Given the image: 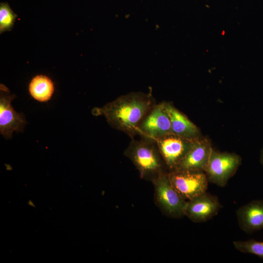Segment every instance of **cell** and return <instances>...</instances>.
I'll list each match as a JSON object with an SVG mask.
<instances>
[{
    "label": "cell",
    "instance_id": "obj_17",
    "mask_svg": "<svg viewBox=\"0 0 263 263\" xmlns=\"http://www.w3.org/2000/svg\"><path fill=\"white\" fill-rule=\"evenodd\" d=\"M27 204L30 207H35V205L34 204V202L31 200H29L28 201Z\"/></svg>",
    "mask_w": 263,
    "mask_h": 263
},
{
    "label": "cell",
    "instance_id": "obj_3",
    "mask_svg": "<svg viewBox=\"0 0 263 263\" xmlns=\"http://www.w3.org/2000/svg\"><path fill=\"white\" fill-rule=\"evenodd\" d=\"M241 157L234 153L220 152L212 148L205 171L207 180L221 187H225L241 164Z\"/></svg>",
    "mask_w": 263,
    "mask_h": 263
},
{
    "label": "cell",
    "instance_id": "obj_13",
    "mask_svg": "<svg viewBox=\"0 0 263 263\" xmlns=\"http://www.w3.org/2000/svg\"><path fill=\"white\" fill-rule=\"evenodd\" d=\"M30 95L40 102L49 100L54 92V85L52 80L45 75L34 76L29 85Z\"/></svg>",
    "mask_w": 263,
    "mask_h": 263
},
{
    "label": "cell",
    "instance_id": "obj_15",
    "mask_svg": "<svg viewBox=\"0 0 263 263\" xmlns=\"http://www.w3.org/2000/svg\"><path fill=\"white\" fill-rule=\"evenodd\" d=\"M17 15L6 2L0 4V33L12 29Z\"/></svg>",
    "mask_w": 263,
    "mask_h": 263
},
{
    "label": "cell",
    "instance_id": "obj_1",
    "mask_svg": "<svg viewBox=\"0 0 263 263\" xmlns=\"http://www.w3.org/2000/svg\"><path fill=\"white\" fill-rule=\"evenodd\" d=\"M153 107L150 95L132 93L94 108L92 113L103 115L113 127L132 136L138 133L139 125Z\"/></svg>",
    "mask_w": 263,
    "mask_h": 263
},
{
    "label": "cell",
    "instance_id": "obj_12",
    "mask_svg": "<svg viewBox=\"0 0 263 263\" xmlns=\"http://www.w3.org/2000/svg\"><path fill=\"white\" fill-rule=\"evenodd\" d=\"M163 103L170 117L173 134L188 140H194L200 137L198 127L185 115L170 103Z\"/></svg>",
    "mask_w": 263,
    "mask_h": 263
},
{
    "label": "cell",
    "instance_id": "obj_9",
    "mask_svg": "<svg viewBox=\"0 0 263 263\" xmlns=\"http://www.w3.org/2000/svg\"><path fill=\"white\" fill-rule=\"evenodd\" d=\"M212 149L211 144L207 139L200 137L194 139L188 151L174 170L205 172Z\"/></svg>",
    "mask_w": 263,
    "mask_h": 263
},
{
    "label": "cell",
    "instance_id": "obj_2",
    "mask_svg": "<svg viewBox=\"0 0 263 263\" xmlns=\"http://www.w3.org/2000/svg\"><path fill=\"white\" fill-rule=\"evenodd\" d=\"M155 144V141L145 138L133 140L126 150V155L137 168L142 177L162 173L161 154Z\"/></svg>",
    "mask_w": 263,
    "mask_h": 263
},
{
    "label": "cell",
    "instance_id": "obj_14",
    "mask_svg": "<svg viewBox=\"0 0 263 263\" xmlns=\"http://www.w3.org/2000/svg\"><path fill=\"white\" fill-rule=\"evenodd\" d=\"M234 247L241 252L251 254L263 259V242L254 239L247 241H234Z\"/></svg>",
    "mask_w": 263,
    "mask_h": 263
},
{
    "label": "cell",
    "instance_id": "obj_10",
    "mask_svg": "<svg viewBox=\"0 0 263 263\" xmlns=\"http://www.w3.org/2000/svg\"><path fill=\"white\" fill-rule=\"evenodd\" d=\"M221 207L217 196L206 192L187 201L184 215L194 222H203L216 215Z\"/></svg>",
    "mask_w": 263,
    "mask_h": 263
},
{
    "label": "cell",
    "instance_id": "obj_4",
    "mask_svg": "<svg viewBox=\"0 0 263 263\" xmlns=\"http://www.w3.org/2000/svg\"><path fill=\"white\" fill-rule=\"evenodd\" d=\"M169 177L174 188L186 201L207 192L208 181L204 171L173 170Z\"/></svg>",
    "mask_w": 263,
    "mask_h": 263
},
{
    "label": "cell",
    "instance_id": "obj_11",
    "mask_svg": "<svg viewBox=\"0 0 263 263\" xmlns=\"http://www.w3.org/2000/svg\"><path fill=\"white\" fill-rule=\"evenodd\" d=\"M241 229L251 233L263 229V200H256L241 207L236 211Z\"/></svg>",
    "mask_w": 263,
    "mask_h": 263
},
{
    "label": "cell",
    "instance_id": "obj_8",
    "mask_svg": "<svg viewBox=\"0 0 263 263\" xmlns=\"http://www.w3.org/2000/svg\"><path fill=\"white\" fill-rule=\"evenodd\" d=\"M193 140L171 134L160 138L155 142L161 156L173 171L188 151Z\"/></svg>",
    "mask_w": 263,
    "mask_h": 263
},
{
    "label": "cell",
    "instance_id": "obj_6",
    "mask_svg": "<svg viewBox=\"0 0 263 263\" xmlns=\"http://www.w3.org/2000/svg\"><path fill=\"white\" fill-rule=\"evenodd\" d=\"M15 97L7 87L0 84V132L6 139L10 138L13 132H22L26 124L23 113H17L12 106Z\"/></svg>",
    "mask_w": 263,
    "mask_h": 263
},
{
    "label": "cell",
    "instance_id": "obj_5",
    "mask_svg": "<svg viewBox=\"0 0 263 263\" xmlns=\"http://www.w3.org/2000/svg\"><path fill=\"white\" fill-rule=\"evenodd\" d=\"M154 184L156 199L162 209L172 217L185 215L187 201L174 188L169 174L163 173L159 174L154 179Z\"/></svg>",
    "mask_w": 263,
    "mask_h": 263
},
{
    "label": "cell",
    "instance_id": "obj_7",
    "mask_svg": "<svg viewBox=\"0 0 263 263\" xmlns=\"http://www.w3.org/2000/svg\"><path fill=\"white\" fill-rule=\"evenodd\" d=\"M137 132L145 138L154 141L173 134L170 119L163 103L151 108L139 125Z\"/></svg>",
    "mask_w": 263,
    "mask_h": 263
},
{
    "label": "cell",
    "instance_id": "obj_16",
    "mask_svg": "<svg viewBox=\"0 0 263 263\" xmlns=\"http://www.w3.org/2000/svg\"><path fill=\"white\" fill-rule=\"evenodd\" d=\"M260 162L262 165L263 166V147L261 150V156H260Z\"/></svg>",
    "mask_w": 263,
    "mask_h": 263
}]
</instances>
